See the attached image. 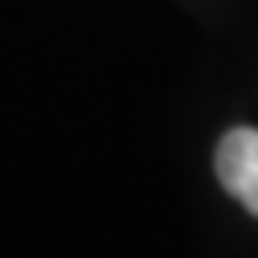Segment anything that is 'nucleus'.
Instances as JSON below:
<instances>
[{
    "label": "nucleus",
    "mask_w": 258,
    "mask_h": 258,
    "mask_svg": "<svg viewBox=\"0 0 258 258\" xmlns=\"http://www.w3.org/2000/svg\"><path fill=\"white\" fill-rule=\"evenodd\" d=\"M217 176L230 197H238L258 217V132L234 127L217 144Z\"/></svg>",
    "instance_id": "nucleus-1"
}]
</instances>
